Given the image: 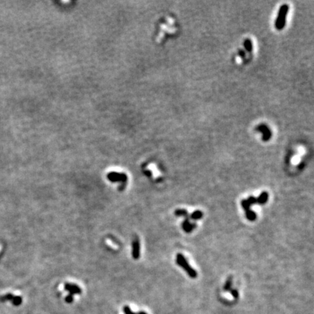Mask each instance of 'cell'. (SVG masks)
Wrapping results in <instances>:
<instances>
[{
	"label": "cell",
	"mask_w": 314,
	"mask_h": 314,
	"mask_svg": "<svg viewBox=\"0 0 314 314\" xmlns=\"http://www.w3.org/2000/svg\"><path fill=\"white\" fill-rule=\"evenodd\" d=\"M176 261H177V263L178 266H181L185 271L187 272L188 276L191 278H196L197 276V273L195 271L193 268H191L190 266V265L188 263L187 260L184 257V256L182 254L179 253L177 254V257H176Z\"/></svg>",
	"instance_id": "cell-1"
},
{
	"label": "cell",
	"mask_w": 314,
	"mask_h": 314,
	"mask_svg": "<svg viewBox=\"0 0 314 314\" xmlns=\"http://www.w3.org/2000/svg\"><path fill=\"white\" fill-rule=\"evenodd\" d=\"M64 288L66 291L69 292V294L66 296L65 300L66 303H71L74 300V295H79L81 293V289L79 286L74 284H70V283H66L64 286Z\"/></svg>",
	"instance_id": "cell-2"
},
{
	"label": "cell",
	"mask_w": 314,
	"mask_h": 314,
	"mask_svg": "<svg viewBox=\"0 0 314 314\" xmlns=\"http://www.w3.org/2000/svg\"><path fill=\"white\" fill-rule=\"evenodd\" d=\"M107 178L111 182L113 183H121V188L122 189V186H123L124 188H125V185H126L127 179V175L125 173H122V172H109L107 175Z\"/></svg>",
	"instance_id": "cell-3"
},
{
	"label": "cell",
	"mask_w": 314,
	"mask_h": 314,
	"mask_svg": "<svg viewBox=\"0 0 314 314\" xmlns=\"http://www.w3.org/2000/svg\"><path fill=\"white\" fill-rule=\"evenodd\" d=\"M288 9H289V7H288L287 4L282 5L281 7L280 8L279 15H278V18L276 21V27L277 29H282L283 27L284 26L285 20H286V14H287Z\"/></svg>",
	"instance_id": "cell-4"
},
{
	"label": "cell",
	"mask_w": 314,
	"mask_h": 314,
	"mask_svg": "<svg viewBox=\"0 0 314 314\" xmlns=\"http://www.w3.org/2000/svg\"><path fill=\"white\" fill-rule=\"evenodd\" d=\"M140 241H139L138 238L134 239L133 242H132V257L135 260H137L140 257Z\"/></svg>",
	"instance_id": "cell-5"
},
{
	"label": "cell",
	"mask_w": 314,
	"mask_h": 314,
	"mask_svg": "<svg viewBox=\"0 0 314 314\" xmlns=\"http://www.w3.org/2000/svg\"><path fill=\"white\" fill-rule=\"evenodd\" d=\"M182 226H183V229L184 230L185 232H186V233H190V232H191L192 230H193L195 228H196V224L191 223H190L189 218H186L184 220V221H183V223L182 224Z\"/></svg>",
	"instance_id": "cell-6"
},
{
	"label": "cell",
	"mask_w": 314,
	"mask_h": 314,
	"mask_svg": "<svg viewBox=\"0 0 314 314\" xmlns=\"http://www.w3.org/2000/svg\"><path fill=\"white\" fill-rule=\"evenodd\" d=\"M269 193L266 191H263L260 194V196L257 198V203L259 204H264L267 202L268 199H269Z\"/></svg>",
	"instance_id": "cell-7"
},
{
	"label": "cell",
	"mask_w": 314,
	"mask_h": 314,
	"mask_svg": "<svg viewBox=\"0 0 314 314\" xmlns=\"http://www.w3.org/2000/svg\"><path fill=\"white\" fill-rule=\"evenodd\" d=\"M259 130H260L261 132H263V140L266 141V140H269L270 137H271V132H269V129L265 126H260L258 128Z\"/></svg>",
	"instance_id": "cell-8"
},
{
	"label": "cell",
	"mask_w": 314,
	"mask_h": 314,
	"mask_svg": "<svg viewBox=\"0 0 314 314\" xmlns=\"http://www.w3.org/2000/svg\"><path fill=\"white\" fill-rule=\"evenodd\" d=\"M174 213L178 217H185L186 218H188V216H189V213L185 209H177Z\"/></svg>",
	"instance_id": "cell-9"
},
{
	"label": "cell",
	"mask_w": 314,
	"mask_h": 314,
	"mask_svg": "<svg viewBox=\"0 0 314 314\" xmlns=\"http://www.w3.org/2000/svg\"><path fill=\"white\" fill-rule=\"evenodd\" d=\"M203 217V213L202 212L200 211V210H196L193 213H192L190 215V218L193 220H200Z\"/></svg>",
	"instance_id": "cell-10"
},
{
	"label": "cell",
	"mask_w": 314,
	"mask_h": 314,
	"mask_svg": "<svg viewBox=\"0 0 314 314\" xmlns=\"http://www.w3.org/2000/svg\"><path fill=\"white\" fill-rule=\"evenodd\" d=\"M245 212L246 217H247V218L249 220H250V221H254V220H256V218H257V215H256V213H254V212L251 210L250 209Z\"/></svg>",
	"instance_id": "cell-11"
},
{
	"label": "cell",
	"mask_w": 314,
	"mask_h": 314,
	"mask_svg": "<svg viewBox=\"0 0 314 314\" xmlns=\"http://www.w3.org/2000/svg\"><path fill=\"white\" fill-rule=\"evenodd\" d=\"M124 312H125V314H147L146 313H145V312H140V313H133L129 306L124 307Z\"/></svg>",
	"instance_id": "cell-12"
},
{
	"label": "cell",
	"mask_w": 314,
	"mask_h": 314,
	"mask_svg": "<svg viewBox=\"0 0 314 314\" xmlns=\"http://www.w3.org/2000/svg\"><path fill=\"white\" fill-rule=\"evenodd\" d=\"M231 283H232V279L230 277L228 278V279H227L226 282H225V286H224V289H225V291H228V290L230 289V286H231Z\"/></svg>",
	"instance_id": "cell-13"
},
{
	"label": "cell",
	"mask_w": 314,
	"mask_h": 314,
	"mask_svg": "<svg viewBox=\"0 0 314 314\" xmlns=\"http://www.w3.org/2000/svg\"><path fill=\"white\" fill-rule=\"evenodd\" d=\"M242 206L245 211H247V210H248L250 209V205H249V204L248 203V201H247V200H246V199H243L242 201Z\"/></svg>",
	"instance_id": "cell-14"
},
{
	"label": "cell",
	"mask_w": 314,
	"mask_h": 314,
	"mask_svg": "<svg viewBox=\"0 0 314 314\" xmlns=\"http://www.w3.org/2000/svg\"><path fill=\"white\" fill-rule=\"evenodd\" d=\"M247 201H248V203L249 204V205H252V204H255L256 203H257V198H256L254 196H249V197L248 198V199H247Z\"/></svg>",
	"instance_id": "cell-15"
},
{
	"label": "cell",
	"mask_w": 314,
	"mask_h": 314,
	"mask_svg": "<svg viewBox=\"0 0 314 314\" xmlns=\"http://www.w3.org/2000/svg\"><path fill=\"white\" fill-rule=\"evenodd\" d=\"M245 45H246V47H247V50H252V44H251V42H249V40H246Z\"/></svg>",
	"instance_id": "cell-16"
},
{
	"label": "cell",
	"mask_w": 314,
	"mask_h": 314,
	"mask_svg": "<svg viewBox=\"0 0 314 314\" xmlns=\"http://www.w3.org/2000/svg\"><path fill=\"white\" fill-rule=\"evenodd\" d=\"M230 293H231V295H233V297L234 298H237L239 297V292L238 291H236V289H233L230 291Z\"/></svg>",
	"instance_id": "cell-17"
}]
</instances>
